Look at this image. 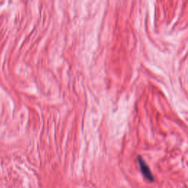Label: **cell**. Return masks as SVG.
Wrapping results in <instances>:
<instances>
[{
  "label": "cell",
  "mask_w": 188,
  "mask_h": 188,
  "mask_svg": "<svg viewBox=\"0 0 188 188\" xmlns=\"http://www.w3.org/2000/svg\"><path fill=\"white\" fill-rule=\"evenodd\" d=\"M138 162H139L140 171H141L143 176H145L148 180L153 182L154 179V176H153V174L151 173V171L149 166H148L147 164L146 163V162L143 160V158L139 157H138Z\"/></svg>",
  "instance_id": "1"
}]
</instances>
